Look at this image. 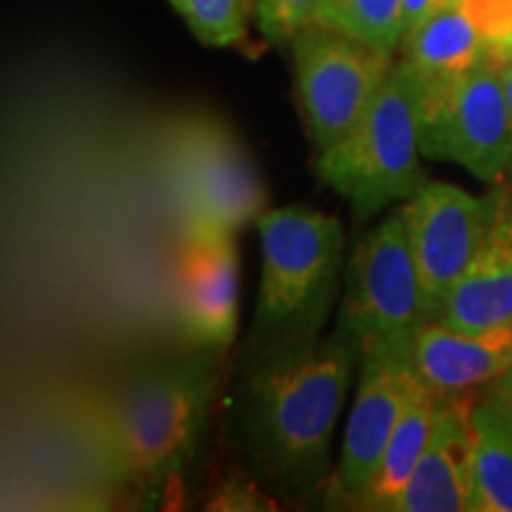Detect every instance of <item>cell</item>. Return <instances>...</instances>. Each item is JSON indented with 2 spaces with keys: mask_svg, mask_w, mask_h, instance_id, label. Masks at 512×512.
I'll use <instances>...</instances> for the list:
<instances>
[{
  "mask_svg": "<svg viewBox=\"0 0 512 512\" xmlns=\"http://www.w3.org/2000/svg\"><path fill=\"white\" fill-rule=\"evenodd\" d=\"M342 332L259 344L245 382V432L256 463L294 494L330 475V446L354 377Z\"/></svg>",
  "mask_w": 512,
  "mask_h": 512,
  "instance_id": "6da1fadb",
  "label": "cell"
},
{
  "mask_svg": "<svg viewBox=\"0 0 512 512\" xmlns=\"http://www.w3.org/2000/svg\"><path fill=\"white\" fill-rule=\"evenodd\" d=\"M209 363L155 370L93 406L91 425L102 463L119 482L155 489L195 456L214 399Z\"/></svg>",
  "mask_w": 512,
  "mask_h": 512,
  "instance_id": "7a4b0ae2",
  "label": "cell"
},
{
  "mask_svg": "<svg viewBox=\"0 0 512 512\" xmlns=\"http://www.w3.org/2000/svg\"><path fill=\"white\" fill-rule=\"evenodd\" d=\"M261 285L254 339L259 344L318 335L335 297L344 228L325 211L290 204L256 216Z\"/></svg>",
  "mask_w": 512,
  "mask_h": 512,
  "instance_id": "3957f363",
  "label": "cell"
},
{
  "mask_svg": "<svg viewBox=\"0 0 512 512\" xmlns=\"http://www.w3.org/2000/svg\"><path fill=\"white\" fill-rule=\"evenodd\" d=\"M420 157L415 95L394 62L358 126L337 145L318 152L313 171L349 202L358 219H373L389 204L411 200L427 183Z\"/></svg>",
  "mask_w": 512,
  "mask_h": 512,
  "instance_id": "277c9868",
  "label": "cell"
},
{
  "mask_svg": "<svg viewBox=\"0 0 512 512\" xmlns=\"http://www.w3.org/2000/svg\"><path fill=\"white\" fill-rule=\"evenodd\" d=\"M430 320L422 299L401 209L363 235L347 268L339 332L358 358L413 354V342Z\"/></svg>",
  "mask_w": 512,
  "mask_h": 512,
  "instance_id": "5b68a950",
  "label": "cell"
},
{
  "mask_svg": "<svg viewBox=\"0 0 512 512\" xmlns=\"http://www.w3.org/2000/svg\"><path fill=\"white\" fill-rule=\"evenodd\" d=\"M290 48L299 105L318 155L358 126L394 57L320 24L299 31Z\"/></svg>",
  "mask_w": 512,
  "mask_h": 512,
  "instance_id": "8992f818",
  "label": "cell"
},
{
  "mask_svg": "<svg viewBox=\"0 0 512 512\" xmlns=\"http://www.w3.org/2000/svg\"><path fill=\"white\" fill-rule=\"evenodd\" d=\"M422 157L463 166L496 185L510 174V107L501 62L486 55L430 110L418 114Z\"/></svg>",
  "mask_w": 512,
  "mask_h": 512,
  "instance_id": "52a82bcc",
  "label": "cell"
},
{
  "mask_svg": "<svg viewBox=\"0 0 512 512\" xmlns=\"http://www.w3.org/2000/svg\"><path fill=\"white\" fill-rule=\"evenodd\" d=\"M503 190L505 185L477 197L458 185L427 181L401 207L430 320L437 318L448 292L482 249Z\"/></svg>",
  "mask_w": 512,
  "mask_h": 512,
  "instance_id": "ba28073f",
  "label": "cell"
},
{
  "mask_svg": "<svg viewBox=\"0 0 512 512\" xmlns=\"http://www.w3.org/2000/svg\"><path fill=\"white\" fill-rule=\"evenodd\" d=\"M420 384L408 354L361 358L342 451L332 472L330 491L335 501L361 503L380 467L384 448Z\"/></svg>",
  "mask_w": 512,
  "mask_h": 512,
  "instance_id": "9c48e42d",
  "label": "cell"
},
{
  "mask_svg": "<svg viewBox=\"0 0 512 512\" xmlns=\"http://www.w3.org/2000/svg\"><path fill=\"white\" fill-rule=\"evenodd\" d=\"M233 226L197 211L185 235L181 273L185 320L192 335L228 347L238 332V252Z\"/></svg>",
  "mask_w": 512,
  "mask_h": 512,
  "instance_id": "30bf717a",
  "label": "cell"
},
{
  "mask_svg": "<svg viewBox=\"0 0 512 512\" xmlns=\"http://www.w3.org/2000/svg\"><path fill=\"white\" fill-rule=\"evenodd\" d=\"M475 392L444 394L437 422L394 512H470Z\"/></svg>",
  "mask_w": 512,
  "mask_h": 512,
  "instance_id": "8fae6325",
  "label": "cell"
},
{
  "mask_svg": "<svg viewBox=\"0 0 512 512\" xmlns=\"http://www.w3.org/2000/svg\"><path fill=\"white\" fill-rule=\"evenodd\" d=\"M489 50L475 19L463 3L434 12L403 36L396 64L406 74L415 95V110L422 114L444 98Z\"/></svg>",
  "mask_w": 512,
  "mask_h": 512,
  "instance_id": "7c38bea8",
  "label": "cell"
},
{
  "mask_svg": "<svg viewBox=\"0 0 512 512\" xmlns=\"http://www.w3.org/2000/svg\"><path fill=\"white\" fill-rule=\"evenodd\" d=\"M413 370L439 394L477 392L512 366V323L467 332L427 320L413 342Z\"/></svg>",
  "mask_w": 512,
  "mask_h": 512,
  "instance_id": "4fadbf2b",
  "label": "cell"
},
{
  "mask_svg": "<svg viewBox=\"0 0 512 512\" xmlns=\"http://www.w3.org/2000/svg\"><path fill=\"white\" fill-rule=\"evenodd\" d=\"M448 328L479 332L512 323V183L482 249L437 313Z\"/></svg>",
  "mask_w": 512,
  "mask_h": 512,
  "instance_id": "5bb4252c",
  "label": "cell"
},
{
  "mask_svg": "<svg viewBox=\"0 0 512 512\" xmlns=\"http://www.w3.org/2000/svg\"><path fill=\"white\" fill-rule=\"evenodd\" d=\"M470 512H512V408L489 387L472 403Z\"/></svg>",
  "mask_w": 512,
  "mask_h": 512,
  "instance_id": "9a60e30c",
  "label": "cell"
},
{
  "mask_svg": "<svg viewBox=\"0 0 512 512\" xmlns=\"http://www.w3.org/2000/svg\"><path fill=\"white\" fill-rule=\"evenodd\" d=\"M441 396L444 394L434 392L427 384H420V389L403 411L387 448H384L373 482L358 503L361 508L394 512L396 501H399L406 484L411 482L415 467H418L427 448V441L432 437Z\"/></svg>",
  "mask_w": 512,
  "mask_h": 512,
  "instance_id": "2e32d148",
  "label": "cell"
},
{
  "mask_svg": "<svg viewBox=\"0 0 512 512\" xmlns=\"http://www.w3.org/2000/svg\"><path fill=\"white\" fill-rule=\"evenodd\" d=\"M313 24L394 57L403 41V0H323Z\"/></svg>",
  "mask_w": 512,
  "mask_h": 512,
  "instance_id": "e0dca14e",
  "label": "cell"
},
{
  "mask_svg": "<svg viewBox=\"0 0 512 512\" xmlns=\"http://www.w3.org/2000/svg\"><path fill=\"white\" fill-rule=\"evenodd\" d=\"M195 38L209 48L247 43L256 0H169Z\"/></svg>",
  "mask_w": 512,
  "mask_h": 512,
  "instance_id": "ac0fdd59",
  "label": "cell"
},
{
  "mask_svg": "<svg viewBox=\"0 0 512 512\" xmlns=\"http://www.w3.org/2000/svg\"><path fill=\"white\" fill-rule=\"evenodd\" d=\"M323 0H256V27L268 43L290 46L299 31L311 27Z\"/></svg>",
  "mask_w": 512,
  "mask_h": 512,
  "instance_id": "d6986e66",
  "label": "cell"
},
{
  "mask_svg": "<svg viewBox=\"0 0 512 512\" xmlns=\"http://www.w3.org/2000/svg\"><path fill=\"white\" fill-rule=\"evenodd\" d=\"M453 3H463V0H403V36L425 22L427 17H432L434 12Z\"/></svg>",
  "mask_w": 512,
  "mask_h": 512,
  "instance_id": "ffe728a7",
  "label": "cell"
},
{
  "mask_svg": "<svg viewBox=\"0 0 512 512\" xmlns=\"http://www.w3.org/2000/svg\"><path fill=\"white\" fill-rule=\"evenodd\" d=\"M489 389L512 408V366L494 384H489Z\"/></svg>",
  "mask_w": 512,
  "mask_h": 512,
  "instance_id": "44dd1931",
  "label": "cell"
},
{
  "mask_svg": "<svg viewBox=\"0 0 512 512\" xmlns=\"http://www.w3.org/2000/svg\"><path fill=\"white\" fill-rule=\"evenodd\" d=\"M498 62H501V72H503V81H505V93H508V107H510V136H512V62H510V60H501V57H498ZM508 181L512 183V164H510Z\"/></svg>",
  "mask_w": 512,
  "mask_h": 512,
  "instance_id": "7402d4cb",
  "label": "cell"
},
{
  "mask_svg": "<svg viewBox=\"0 0 512 512\" xmlns=\"http://www.w3.org/2000/svg\"><path fill=\"white\" fill-rule=\"evenodd\" d=\"M489 48L496 57L512 62V31H510V34L501 36V38H494V41H489Z\"/></svg>",
  "mask_w": 512,
  "mask_h": 512,
  "instance_id": "603a6c76",
  "label": "cell"
}]
</instances>
